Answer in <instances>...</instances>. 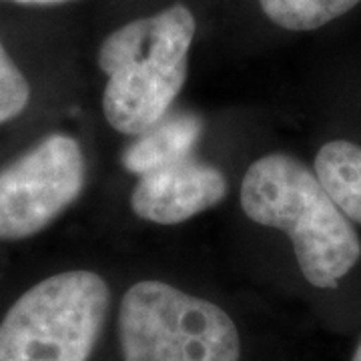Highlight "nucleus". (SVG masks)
<instances>
[{
	"mask_svg": "<svg viewBox=\"0 0 361 361\" xmlns=\"http://www.w3.org/2000/svg\"><path fill=\"white\" fill-rule=\"evenodd\" d=\"M241 207L253 223L287 233L303 277L334 289L361 257L360 235L317 179L295 157L271 153L247 169Z\"/></svg>",
	"mask_w": 361,
	"mask_h": 361,
	"instance_id": "nucleus-1",
	"label": "nucleus"
},
{
	"mask_svg": "<svg viewBox=\"0 0 361 361\" xmlns=\"http://www.w3.org/2000/svg\"><path fill=\"white\" fill-rule=\"evenodd\" d=\"M195 28L193 13L177 2L130 20L103 40V111L113 129L139 137L169 115L187 80Z\"/></svg>",
	"mask_w": 361,
	"mask_h": 361,
	"instance_id": "nucleus-2",
	"label": "nucleus"
},
{
	"mask_svg": "<svg viewBox=\"0 0 361 361\" xmlns=\"http://www.w3.org/2000/svg\"><path fill=\"white\" fill-rule=\"evenodd\" d=\"M116 327L123 361L241 360V336L231 315L165 281L130 285Z\"/></svg>",
	"mask_w": 361,
	"mask_h": 361,
	"instance_id": "nucleus-3",
	"label": "nucleus"
},
{
	"mask_svg": "<svg viewBox=\"0 0 361 361\" xmlns=\"http://www.w3.org/2000/svg\"><path fill=\"white\" fill-rule=\"evenodd\" d=\"M109 303V285L94 271H65L42 279L0 322V361H89Z\"/></svg>",
	"mask_w": 361,
	"mask_h": 361,
	"instance_id": "nucleus-4",
	"label": "nucleus"
},
{
	"mask_svg": "<svg viewBox=\"0 0 361 361\" xmlns=\"http://www.w3.org/2000/svg\"><path fill=\"white\" fill-rule=\"evenodd\" d=\"M87 163L77 139L51 135L0 171V241L49 227L82 193Z\"/></svg>",
	"mask_w": 361,
	"mask_h": 361,
	"instance_id": "nucleus-5",
	"label": "nucleus"
},
{
	"mask_svg": "<svg viewBox=\"0 0 361 361\" xmlns=\"http://www.w3.org/2000/svg\"><path fill=\"white\" fill-rule=\"evenodd\" d=\"M225 195L227 179L219 169L185 159L139 177L130 193V209L157 225H179L219 205Z\"/></svg>",
	"mask_w": 361,
	"mask_h": 361,
	"instance_id": "nucleus-6",
	"label": "nucleus"
},
{
	"mask_svg": "<svg viewBox=\"0 0 361 361\" xmlns=\"http://www.w3.org/2000/svg\"><path fill=\"white\" fill-rule=\"evenodd\" d=\"M201 130L203 121L197 115L169 113L130 142L123 155V165L130 173L142 177L185 159H191Z\"/></svg>",
	"mask_w": 361,
	"mask_h": 361,
	"instance_id": "nucleus-7",
	"label": "nucleus"
},
{
	"mask_svg": "<svg viewBox=\"0 0 361 361\" xmlns=\"http://www.w3.org/2000/svg\"><path fill=\"white\" fill-rule=\"evenodd\" d=\"M313 171L343 215L361 225V145L343 139L325 142Z\"/></svg>",
	"mask_w": 361,
	"mask_h": 361,
	"instance_id": "nucleus-8",
	"label": "nucleus"
},
{
	"mask_svg": "<svg viewBox=\"0 0 361 361\" xmlns=\"http://www.w3.org/2000/svg\"><path fill=\"white\" fill-rule=\"evenodd\" d=\"M361 0H259L273 25L287 30H315L355 8Z\"/></svg>",
	"mask_w": 361,
	"mask_h": 361,
	"instance_id": "nucleus-9",
	"label": "nucleus"
},
{
	"mask_svg": "<svg viewBox=\"0 0 361 361\" xmlns=\"http://www.w3.org/2000/svg\"><path fill=\"white\" fill-rule=\"evenodd\" d=\"M30 101V85L0 42V125L13 121Z\"/></svg>",
	"mask_w": 361,
	"mask_h": 361,
	"instance_id": "nucleus-10",
	"label": "nucleus"
},
{
	"mask_svg": "<svg viewBox=\"0 0 361 361\" xmlns=\"http://www.w3.org/2000/svg\"><path fill=\"white\" fill-rule=\"evenodd\" d=\"M11 2H18V4H61V2H68V0H11Z\"/></svg>",
	"mask_w": 361,
	"mask_h": 361,
	"instance_id": "nucleus-11",
	"label": "nucleus"
},
{
	"mask_svg": "<svg viewBox=\"0 0 361 361\" xmlns=\"http://www.w3.org/2000/svg\"><path fill=\"white\" fill-rule=\"evenodd\" d=\"M351 361H361V339L360 343H357V348L353 351V355H351Z\"/></svg>",
	"mask_w": 361,
	"mask_h": 361,
	"instance_id": "nucleus-12",
	"label": "nucleus"
}]
</instances>
